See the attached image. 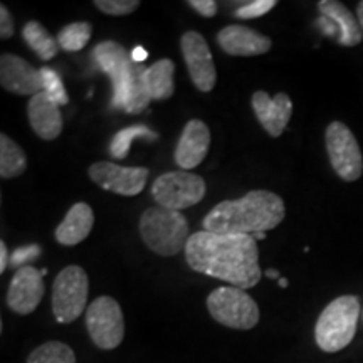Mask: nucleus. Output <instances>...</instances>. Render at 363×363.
Segmentation results:
<instances>
[{
    "instance_id": "nucleus-1",
    "label": "nucleus",
    "mask_w": 363,
    "mask_h": 363,
    "mask_svg": "<svg viewBox=\"0 0 363 363\" xmlns=\"http://www.w3.org/2000/svg\"><path fill=\"white\" fill-rule=\"evenodd\" d=\"M185 259L195 272L249 289L259 283V249L252 235L201 230L190 235Z\"/></svg>"
},
{
    "instance_id": "nucleus-2",
    "label": "nucleus",
    "mask_w": 363,
    "mask_h": 363,
    "mask_svg": "<svg viewBox=\"0 0 363 363\" xmlns=\"http://www.w3.org/2000/svg\"><path fill=\"white\" fill-rule=\"evenodd\" d=\"M286 207L279 195L252 190L235 201H224L203 219V230L217 234L254 235L276 229L284 219Z\"/></svg>"
},
{
    "instance_id": "nucleus-3",
    "label": "nucleus",
    "mask_w": 363,
    "mask_h": 363,
    "mask_svg": "<svg viewBox=\"0 0 363 363\" xmlns=\"http://www.w3.org/2000/svg\"><path fill=\"white\" fill-rule=\"evenodd\" d=\"M93 59L99 69L111 79L113 108L136 115L148 106L152 101L145 86V71L148 67L131 61V56H128L123 45L104 40L94 48Z\"/></svg>"
},
{
    "instance_id": "nucleus-4",
    "label": "nucleus",
    "mask_w": 363,
    "mask_h": 363,
    "mask_svg": "<svg viewBox=\"0 0 363 363\" xmlns=\"http://www.w3.org/2000/svg\"><path fill=\"white\" fill-rule=\"evenodd\" d=\"M360 301L353 294H345L330 303L321 311L315 326L316 345L326 353H337L347 348L355 338Z\"/></svg>"
},
{
    "instance_id": "nucleus-5",
    "label": "nucleus",
    "mask_w": 363,
    "mask_h": 363,
    "mask_svg": "<svg viewBox=\"0 0 363 363\" xmlns=\"http://www.w3.org/2000/svg\"><path fill=\"white\" fill-rule=\"evenodd\" d=\"M140 234L150 251L160 256H175L185 251L190 235L189 222L182 212L163 207L147 208L140 217Z\"/></svg>"
},
{
    "instance_id": "nucleus-6",
    "label": "nucleus",
    "mask_w": 363,
    "mask_h": 363,
    "mask_svg": "<svg viewBox=\"0 0 363 363\" xmlns=\"http://www.w3.org/2000/svg\"><path fill=\"white\" fill-rule=\"evenodd\" d=\"M207 310L217 323L233 330H251L259 323V306L244 289L222 286L208 294Z\"/></svg>"
},
{
    "instance_id": "nucleus-7",
    "label": "nucleus",
    "mask_w": 363,
    "mask_h": 363,
    "mask_svg": "<svg viewBox=\"0 0 363 363\" xmlns=\"http://www.w3.org/2000/svg\"><path fill=\"white\" fill-rule=\"evenodd\" d=\"M89 279L81 266H67L52 284V313L59 323H72L88 305Z\"/></svg>"
},
{
    "instance_id": "nucleus-8",
    "label": "nucleus",
    "mask_w": 363,
    "mask_h": 363,
    "mask_svg": "<svg viewBox=\"0 0 363 363\" xmlns=\"http://www.w3.org/2000/svg\"><path fill=\"white\" fill-rule=\"evenodd\" d=\"M207 185L201 175L187 170L162 174L152 185V197L158 207L182 212L206 197Z\"/></svg>"
},
{
    "instance_id": "nucleus-9",
    "label": "nucleus",
    "mask_w": 363,
    "mask_h": 363,
    "mask_svg": "<svg viewBox=\"0 0 363 363\" xmlns=\"http://www.w3.org/2000/svg\"><path fill=\"white\" fill-rule=\"evenodd\" d=\"M86 328L101 350H115L125 338V318L116 299L96 298L86 311Z\"/></svg>"
},
{
    "instance_id": "nucleus-10",
    "label": "nucleus",
    "mask_w": 363,
    "mask_h": 363,
    "mask_svg": "<svg viewBox=\"0 0 363 363\" xmlns=\"http://www.w3.org/2000/svg\"><path fill=\"white\" fill-rule=\"evenodd\" d=\"M326 152L333 170L345 182H355L363 174V157L355 135L342 121H333L325 133Z\"/></svg>"
},
{
    "instance_id": "nucleus-11",
    "label": "nucleus",
    "mask_w": 363,
    "mask_h": 363,
    "mask_svg": "<svg viewBox=\"0 0 363 363\" xmlns=\"http://www.w3.org/2000/svg\"><path fill=\"white\" fill-rule=\"evenodd\" d=\"M89 179L104 190L123 197H135L147 185L150 170L145 167H120L111 162H96L89 167Z\"/></svg>"
},
{
    "instance_id": "nucleus-12",
    "label": "nucleus",
    "mask_w": 363,
    "mask_h": 363,
    "mask_svg": "<svg viewBox=\"0 0 363 363\" xmlns=\"http://www.w3.org/2000/svg\"><path fill=\"white\" fill-rule=\"evenodd\" d=\"M180 48L195 88L202 93H211L216 86L217 71L207 40L202 34L189 30L182 35Z\"/></svg>"
},
{
    "instance_id": "nucleus-13",
    "label": "nucleus",
    "mask_w": 363,
    "mask_h": 363,
    "mask_svg": "<svg viewBox=\"0 0 363 363\" xmlns=\"http://www.w3.org/2000/svg\"><path fill=\"white\" fill-rule=\"evenodd\" d=\"M44 276L34 266H22L16 271L7 291V305L17 315H30L44 298Z\"/></svg>"
},
{
    "instance_id": "nucleus-14",
    "label": "nucleus",
    "mask_w": 363,
    "mask_h": 363,
    "mask_svg": "<svg viewBox=\"0 0 363 363\" xmlns=\"http://www.w3.org/2000/svg\"><path fill=\"white\" fill-rule=\"evenodd\" d=\"M0 83L4 89L19 96H35L44 91L40 69L13 54H2L0 57Z\"/></svg>"
},
{
    "instance_id": "nucleus-15",
    "label": "nucleus",
    "mask_w": 363,
    "mask_h": 363,
    "mask_svg": "<svg viewBox=\"0 0 363 363\" xmlns=\"http://www.w3.org/2000/svg\"><path fill=\"white\" fill-rule=\"evenodd\" d=\"M252 110L267 133L278 138L291 120L293 101L286 93H278L271 98L266 91H256L252 94Z\"/></svg>"
},
{
    "instance_id": "nucleus-16",
    "label": "nucleus",
    "mask_w": 363,
    "mask_h": 363,
    "mask_svg": "<svg viewBox=\"0 0 363 363\" xmlns=\"http://www.w3.org/2000/svg\"><path fill=\"white\" fill-rule=\"evenodd\" d=\"M217 44L229 56L240 57L261 56V54L269 52L272 45L271 39L267 35L239 24L224 27L217 34Z\"/></svg>"
},
{
    "instance_id": "nucleus-17",
    "label": "nucleus",
    "mask_w": 363,
    "mask_h": 363,
    "mask_svg": "<svg viewBox=\"0 0 363 363\" xmlns=\"http://www.w3.org/2000/svg\"><path fill=\"white\" fill-rule=\"evenodd\" d=\"M211 148V131L202 120H190L182 131L175 148V163L182 170L195 169Z\"/></svg>"
},
{
    "instance_id": "nucleus-18",
    "label": "nucleus",
    "mask_w": 363,
    "mask_h": 363,
    "mask_svg": "<svg viewBox=\"0 0 363 363\" xmlns=\"http://www.w3.org/2000/svg\"><path fill=\"white\" fill-rule=\"evenodd\" d=\"M27 113H29V123L39 138L45 140V142H51V140H56L61 135V106H57L44 91L30 98Z\"/></svg>"
},
{
    "instance_id": "nucleus-19",
    "label": "nucleus",
    "mask_w": 363,
    "mask_h": 363,
    "mask_svg": "<svg viewBox=\"0 0 363 363\" xmlns=\"http://www.w3.org/2000/svg\"><path fill=\"white\" fill-rule=\"evenodd\" d=\"M94 224L93 208L88 203H74L67 212L65 220L57 225L56 240L62 246H76L88 238Z\"/></svg>"
},
{
    "instance_id": "nucleus-20",
    "label": "nucleus",
    "mask_w": 363,
    "mask_h": 363,
    "mask_svg": "<svg viewBox=\"0 0 363 363\" xmlns=\"http://www.w3.org/2000/svg\"><path fill=\"white\" fill-rule=\"evenodd\" d=\"M318 11L321 16L328 17L338 26L340 38L337 43L345 48H353V45L360 44L363 39V29L358 22V17L348 11L342 2L337 0H321L318 2Z\"/></svg>"
},
{
    "instance_id": "nucleus-21",
    "label": "nucleus",
    "mask_w": 363,
    "mask_h": 363,
    "mask_svg": "<svg viewBox=\"0 0 363 363\" xmlns=\"http://www.w3.org/2000/svg\"><path fill=\"white\" fill-rule=\"evenodd\" d=\"M175 65L172 59H160L145 71V86L150 98L155 101H165L175 91Z\"/></svg>"
},
{
    "instance_id": "nucleus-22",
    "label": "nucleus",
    "mask_w": 363,
    "mask_h": 363,
    "mask_svg": "<svg viewBox=\"0 0 363 363\" xmlns=\"http://www.w3.org/2000/svg\"><path fill=\"white\" fill-rule=\"evenodd\" d=\"M22 38H24L26 44L35 52L40 61H49V59L56 57L59 52V43L54 39L48 29L38 21L27 22L22 29Z\"/></svg>"
},
{
    "instance_id": "nucleus-23",
    "label": "nucleus",
    "mask_w": 363,
    "mask_h": 363,
    "mask_svg": "<svg viewBox=\"0 0 363 363\" xmlns=\"http://www.w3.org/2000/svg\"><path fill=\"white\" fill-rule=\"evenodd\" d=\"M27 169V157L19 145L9 138L6 133L0 135V177L16 179Z\"/></svg>"
},
{
    "instance_id": "nucleus-24",
    "label": "nucleus",
    "mask_w": 363,
    "mask_h": 363,
    "mask_svg": "<svg viewBox=\"0 0 363 363\" xmlns=\"http://www.w3.org/2000/svg\"><path fill=\"white\" fill-rule=\"evenodd\" d=\"M135 138H147L150 142H155V140H158V133H155L153 130H150L148 126L145 125H136V126L123 128L113 136L111 145H110L111 157L116 158V160H123V158L128 155L130 147Z\"/></svg>"
},
{
    "instance_id": "nucleus-25",
    "label": "nucleus",
    "mask_w": 363,
    "mask_h": 363,
    "mask_svg": "<svg viewBox=\"0 0 363 363\" xmlns=\"http://www.w3.org/2000/svg\"><path fill=\"white\" fill-rule=\"evenodd\" d=\"M27 363H76V355L69 345L48 342L30 353Z\"/></svg>"
},
{
    "instance_id": "nucleus-26",
    "label": "nucleus",
    "mask_w": 363,
    "mask_h": 363,
    "mask_svg": "<svg viewBox=\"0 0 363 363\" xmlns=\"http://www.w3.org/2000/svg\"><path fill=\"white\" fill-rule=\"evenodd\" d=\"M91 39V26L88 22H72L61 29L57 34L59 48L67 52H76L86 48Z\"/></svg>"
},
{
    "instance_id": "nucleus-27",
    "label": "nucleus",
    "mask_w": 363,
    "mask_h": 363,
    "mask_svg": "<svg viewBox=\"0 0 363 363\" xmlns=\"http://www.w3.org/2000/svg\"><path fill=\"white\" fill-rule=\"evenodd\" d=\"M40 74H43L44 93L48 94L57 106H65V104L69 103V96H67L65 84H62V81L59 78L56 71L51 69V67H43V69H40Z\"/></svg>"
},
{
    "instance_id": "nucleus-28",
    "label": "nucleus",
    "mask_w": 363,
    "mask_h": 363,
    "mask_svg": "<svg viewBox=\"0 0 363 363\" xmlns=\"http://www.w3.org/2000/svg\"><path fill=\"white\" fill-rule=\"evenodd\" d=\"M94 6L108 16H128L140 7V2L138 0H96Z\"/></svg>"
},
{
    "instance_id": "nucleus-29",
    "label": "nucleus",
    "mask_w": 363,
    "mask_h": 363,
    "mask_svg": "<svg viewBox=\"0 0 363 363\" xmlns=\"http://www.w3.org/2000/svg\"><path fill=\"white\" fill-rule=\"evenodd\" d=\"M272 7H276V0H252V2L239 7L235 11V17H239V19H257V17L269 12Z\"/></svg>"
},
{
    "instance_id": "nucleus-30",
    "label": "nucleus",
    "mask_w": 363,
    "mask_h": 363,
    "mask_svg": "<svg viewBox=\"0 0 363 363\" xmlns=\"http://www.w3.org/2000/svg\"><path fill=\"white\" fill-rule=\"evenodd\" d=\"M40 254V247L39 246H26V247H19L17 251H13L11 256V266L13 267H22L27 266L26 262L35 259Z\"/></svg>"
},
{
    "instance_id": "nucleus-31",
    "label": "nucleus",
    "mask_w": 363,
    "mask_h": 363,
    "mask_svg": "<svg viewBox=\"0 0 363 363\" xmlns=\"http://www.w3.org/2000/svg\"><path fill=\"white\" fill-rule=\"evenodd\" d=\"M13 30H16V26H13L12 13L9 12L6 6H0V38L11 39L13 35Z\"/></svg>"
},
{
    "instance_id": "nucleus-32",
    "label": "nucleus",
    "mask_w": 363,
    "mask_h": 363,
    "mask_svg": "<svg viewBox=\"0 0 363 363\" xmlns=\"http://www.w3.org/2000/svg\"><path fill=\"white\" fill-rule=\"evenodd\" d=\"M189 6L197 13H201L202 17H214L219 11V6L214 0H190Z\"/></svg>"
},
{
    "instance_id": "nucleus-33",
    "label": "nucleus",
    "mask_w": 363,
    "mask_h": 363,
    "mask_svg": "<svg viewBox=\"0 0 363 363\" xmlns=\"http://www.w3.org/2000/svg\"><path fill=\"white\" fill-rule=\"evenodd\" d=\"M316 26H318V29H320L321 33H323L325 35H328V38L335 39V40H338V38H340L338 26L335 24V22L331 21V19H328V17H325V16H320V17H318Z\"/></svg>"
},
{
    "instance_id": "nucleus-34",
    "label": "nucleus",
    "mask_w": 363,
    "mask_h": 363,
    "mask_svg": "<svg viewBox=\"0 0 363 363\" xmlns=\"http://www.w3.org/2000/svg\"><path fill=\"white\" fill-rule=\"evenodd\" d=\"M131 61L136 62V65H143L145 61H147L148 57V52L145 51V48H142V45H136V48L131 51Z\"/></svg>"
},
{
    "instance_id": "nucleus-35",
    "label": "nucleus",
    "mask_w": 363,
    "mask_h": 363,
    "mask_svg": "<svg viewBox=\"0 0 363 363\" xmlns=\"http://www.w3.org/2000/svg\"><path fill=\"white\" fill-rule=\"evenodd\" d=\"M9 262V252H7V244L4 240H0V272H6Z\"/></svg>"
},
{
    "instance_id": "nucleus-36",
    "label": "nucleus",
    "mask_w": 363,
    "mask_h": 363,
    "mask_svg": "<svg viewBox=\"0 0 363 363\" xmlns=\"http://www.w3.org/2000/svg\"><path fill=\"white\" fill-rule=\"evenodd\" d=\"M357 17H358V22H360V26L363 29V0L358 4V7H357Z\"/></svg>"
},
{
    "instance_id": "nucleus-37",
    "label": "nucleus",
    "mask_w": 363,
    "mask_h": 363,
    "mask_svg": "<svg viewBox=\"0 0 363 363\" xmlns=\"http://www.w3.org/2000/svg\"><path fill=\"white\" fill-rule=\"evenodd\" d=\"M266 276H267V278H269V279H281L279 278V271H276V269H267L266 271Z\"/></svg>"
},
{
    "instance_id": "nucleus-38",
    "label": "nucleus",
    "mask_w": 363,
    "mask_h": 363,
    "mask_svg": "<svg viewBox=\"0 0 363 363\" xmlns=\"http://www.w3.org/2000/svg\"><path fill=\"white\" fill-rule=\"evenodd\" d=\"M252 238H254V239H259V240H261V239H266V233H259V234H254V235H252Z\"/></svg>"
},
{
    "instance_id": "nucleus-39",
    "label": "nucleus",
    "mask_w": 363,
    "mask_h": 363,
    "mask_svg": "<svg viewBox=\"0 0 363 363\" xmlns=\"http://www.w3.org/2000/svg\"><path fill=\"white\" fill-rule=\"evenodd\" d=\"M279 286H281V288H286V286H288V281H286L284 278H281L279 279Z\"/></svg>"
}]
</instances>
